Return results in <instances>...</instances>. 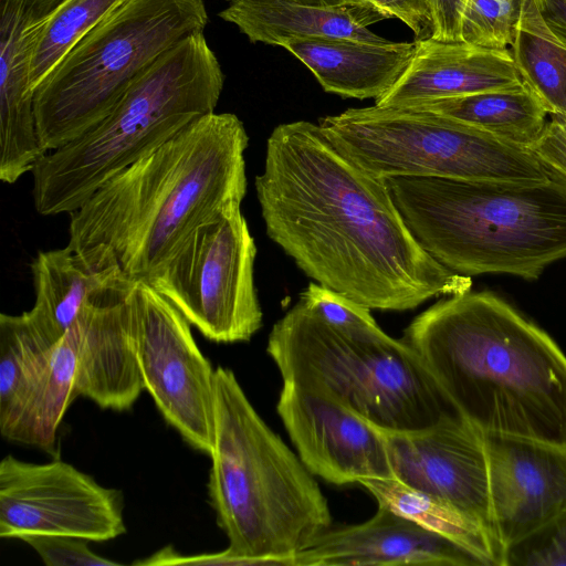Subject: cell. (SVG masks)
<instances>
[{
	"label": "cell",
	"instance_id": "1",
	"mask_svg": "<svg viewBox=\"0 0 566 566\" xmlns=\"http://www.w3.org/2000/svg\"><path fill=\"white\" fill-rule=\"evenodd\" d=\"M269 238L315 283L380 311L471 290L416 241L385 178L342 154L318 124L276 126L254 181Z\"/></svg>",
	"mask_w": 566,
	"mask_h": 566
},
{
	"label": "cell",
	"instance_id": "2",
	"mask_svg": "<svg viewBox=\"0 0 566 566\" xmlns=\"http://www.w3.org/2000/svg\"><path fill=\"white\" fill-rule=\"evenodd\" d=\"M248 144L235 114L195 119L70 213L67 247L95 270L147 282L196 227L242 203Z\"/></svg>",
	"mask_w": 566,
	"mask_h": 566
},
{
	"label": "cell",
	"instance_id": "3",
	"mask_svg": "<svg viewBox=\"0 0 566 566\" xmlns=\"http://www.w3.org/2000/svg\"><path fill=\"white\" fill-rule=\"evenodd\" d=\"M402 340L483 433L566 447V355L503 298L450 295L418 315Z\"/></svg>",
	"mask_w": 566,
	"mask_h": 566
},
{
	"label": "cell",
	"instance_id": "4",
	"mask_svg": "<svg viewBox=\"0 0 566 566\" xmlns=\"http://www.w3.org/2000/svg\"><path fill=\"white\" fill-rule=\"evenodd\" d=\"M208 495L235 565L295 566L332 526L314 474L256 412L234 373H214Z\"/></svg>",
	"mask_w": 566,
	"mask_h": 566
},
{
	"label": "cell",
	"instance_id": "5",
	"mask_svg": "<svg viewBox=\"0 0 566 566\" xmlns=\"http://www.w3.org/2000/svg\"><path fill=\"white\" fill-rule=\"evenodd\" d=\"M419 245L454 273L536 280L566 258V181L385 178Z\"/></svg>",
	"mask_w": 566,
	"mask_h": 566
},
{
	"label": "cell",
	"instance_id": "6",
	"mask_svg": "<svg viewBox=\"0 0 566 566\" xmlns=\"http://www.w3.org/2000/svg\"><path fill=\"white\" fill-rule=\"evenodd\" d=\"M224 74L203 32L166 51L114 109L34 166L32 196L42 216L72 213L104 182L213 113Z\"/></svg>",
	"mask_w": 566,
	"mask_h": 566
},
{
	"label": "cell",
	"instance_id": "7",
	"mask_svg": "<svg viewBox=\"0 0 566 566\" xmlns=\"http://www.w3.org/2000/svg\"><path fill=\"white\" fill-rule=\"evenodd\" d=\"M266 352L283 380L321 384L386 431L421 430L461 416L402 339L347 336L301 296L273 325Z\"/></svg>",
	"mask_w": 566,
	"mask_h": 566
},
{
	"label": "cell",
	"instance_id": "8",
	"mask_svg": "<svg viewBox=\"0 0 566 566\" xmlns=\"http://www.w3.org/2000/svg\"><path fill=\"white\" fill-rule=\"evenodd\" d=\"M207 24L203 0H122L33 90L44 150L103 120L166 51Z\"/></svg>",
	"mask_w": 566,
	"mask_h": 566
},
{
	"label": "cell",
	"instance_id": "9",
	"mask_svg": "<svg viewBox=\"0 0 566 566\" xmlns=\"http://www.w3.org/2000/svg\"><path fill=\"white\" fill-rule=\"evenodd\" d=\"M318 125L342 154L379 178L536 182L552 177L532 150L416 106L348 108Z\"/></svg>",
	"mask_w": 566,
	"mask_h": 566
},
{
	"label": "cell",
	"instance_id": "10",
	"mask_svg": "<svg viewBox=\"0 0 566 566\" xmlns=\"http://www.w3.org/2000/svg\"><path fill=\"white\" fill-rule=\"evenodd\" d=\"M255 255L254 238L237 205L196 227L145 283L207 339L248 342L263 319Z\"/></svg>",
	"mask_w": 566,
	"mask_h": 566
},
{
	"label": "cell",
	"instance_id": "11",
	"mask_svg": "<svg viewBox=\"0 0 566 566\" xmlns=\"http://www.w3.org/2000/svg\"><path fill=\"white\" fill-rule=\"evenodd\" d=\"M129 301L135 355L145 390L182 440L210 455L216 368L199 349L191 324L149 284L135 281Z\"/></svg>",
	"mask_w": 566,
	"mask_h": 566
},
{
	"label": "cell",
	"instance_id": "12",
	"mask_svg": "<svg viewBox=\"0 0 566 566\" xmlns=\"http://www.w3.org/2000/svg\"><path fill=\"white\" fill-rule=\"evenodd\" d=\"M119 490L106 488L71 463L0 462V536L67 535L106 542L126 532Z\"/></svg>",
	"mask_w": 566,
	"mask_h": 566
},
{
	"label": "cell",
	"instance_id": "13",
	"mask_svg": "<svg viewBox=\"0 0 566 566\" xmlns=\"http://www.w3.org/2000/svg\"><path fill=\"white\" fill-rule=\"evenodd\" d=\"M276 409L314 475L337 485L394 478L384 430L323 385L283 380Z\"/></svg>",
	"mask_w": 566,
	"mask_h": 566
},
{
	"label": "cell",
	"instance_id": "14",
	"mask_svg": "<svg viewBox=\"0 0 566 566\" xmlns=\"http://www.w3.org/2000/svg\"><path fill=\"white\" fill-rule=\"evenodd\" d=\"M384 434L396 480L448 503L501 544L492 518L482 431L462 416H451L421 430Z\"/></svg>",
	"mask_w": 566,
	"mask_h": 566
},
{
	"label": "cell",
	"instance_id": "15",
	"mask_svg": "<svg viewBox=\"0 0 566 566\" xmlns=\"http://www.w3.org/2000/svg\"><path fill=\"white\" fill-rule=\"evenodd\" d=\"M494 528L505 548L566 511V447L483 433Z\"/></svg>",
	"mask_w": 566,
	"mask_h": 566
},
{
	"label": "cell",
	"instance_id": "16",
	"mask_svg": "<svg viewBox=\"0 0 566 566\" xmlns=\"http://www.w3.org/2000/svg\"><path fill=\"white\" fill-rule=\"evenodd\" d=\"M63 0H0V179L14 184L46 154L29 74L42 25Z\"/></svg>",
	"mask_w": 566,
	"mask_h": 566
},
{
	"label": "cell",
	"instance_id": "17",
	"mask_svg": "<svg viewBox=\"0 0 566 566\" xmlns=\"http://www.w3.org/2000/svg\"><path fill=\"white\" fill-rule=\"evenodd\" d=\"M133 283L124 279L96 293L75 321V394L102 409L128 410L145 390L134 346L129 301Z\"/></svg>",
	"mask_w": 566,
	"mask_h": 566
},
{
	"label": "cell",
	"instance_id": "18",
	"mask_svg": "<svg viewBox=\"0 0 566 566\" xmlns=\"http://www.w3.org/2000/svg\"><path fill=\"white\" fill-rule=\"evenodd\" d=\"M486 566L470 549L378 505L366 522L329 528L295 556V566Z\"/></svg>",
	"mask_w": 566,
	"mask_h": 566
},
{
	"label": "cell",
	"instance_id": "19",
	"mask_svg": "<svg viewBox=\"0 0 566 566\" xmlns=\"http://www.w3.org/2000/svg\"><path fill=\"white\" fill-rule=\"evenodd\" d=\"M417 43V52L403 75L375 105L407 106L523 84L509 50L437 39Z\"/></svg>",
	"mask_w": 566,
	"mask_h": 566
},
{
	"label": "cell",
	"instance_id": "20",
	"mask_svg": "<svg viewBox=\"0 0 566 566\" xmlns=\"http://www.w3.org/2000/svg\"><path fill=\"white\" fill-rule=\"evenodd\" d=\"M280 46L306 65L326 92L378 99L403 75L418 43L315 36L291 38Z\"/></svg>",
	"mask_w": 566,
	"mask_h": 566
},
{
	"label": "cell",
	"instance_id": "21",
	"mask_svg": "<svg viewBox=\"0 0 566 566\" xmlns=\"http://www.w3.org/2000/svg\"><path fill=\"white\" fill-rule=\"evenodd\" d=\"M219 17L250 42L281 45L291 38H347L371 43L389 40L368 27L392 17L373 2L316 7L295 0H230Z\"/></svg>",
	"mask_w": 566,
	"mask_h": 566
},
{
	"label": "cell",
	"instance_id": "22",
	"mask_svg": "<svg viewBox=\"0 0 566 566\" xmlns=\"http://www.w3.org/2000/svg\"><path fill=\"white\" fill-rule=\"evenodd\" d=\"M31 271L35 301L32 308L23 313L50 346L60 342L91 297L126 279L115 269H93L67 245L39 252Z\"/></svg>",
	"mask_w": 566,
	"mask_h": 566
},
{
	"label": "cell",
	"instance_id": "23",
	"mask_svg": "<svg viewBox=\"0 0 566 566\" xmlns=\"http://www.w3.org/2000/svg\"><path fill=\"white\" fill-rule=\"evenodd\" d=\"M407 106L454 118L530 150L542 135L549 116L539 98L524 82L509 90L430 99Z\"/></svg>",
	"mask_w": 566,
	"mask_h": 566
},
{
	"label": "cell",
	"instance_id": "24",
	"mask_svg": "<svg viewBox=\"0 0 566 566\" xmlns=\"http://www.w3.org/2000/svg\"><path fill=\"white\" fill-rule=\"evenodd\" d=\"M76 370L77 329L74 323L53 347L45 368L3 438L54 454L57 429L66 409L77 397Z\"/></svg>",
	"mask_w": 566,
	"mask_h": 566
},
{
	"label": "cell",
	"instance_id": "25",
	"mask_svg": "<svg viewBox=\"0 0 566 566\" xmlns=\"http://www.w3.org/2000/svg\"><path fill=\"white\" fill-rule=\"evenodd\" d=\"M378 502L479 556L486 566H503L504 547L474 521L448 503L395 478L359 482Z\"/></svg>",
	"mask_w": 566,
	"mask_h": 566
},
{
	"label": "cell",
	"instance_id": "26",
	"mask_svg": "<svg viewBox=\"0 0 566 566\" xmlns=\"http://www.w3.org/2000/svg\"><path fill=\"white\" fill-rule=\"evenodd\" d=\"M509 51L523 82L536 94L549 117L566 119V46L545 24L536 0H524Z\"/></svg>",
	"mask_w": 566,
	"mask_h": 566
},
{
	"label": "cell",
	"instance_id": "27",
	"mask_svg": "<svg viewBox=\"0 0 566 566\" xmlns=\"http://www.w3.org/2000/svg\"><path fill=\"white\" fill-rule=\"evenodd\" d=\"M54 346L33 329L24 313L0 315V432L17 420Z\"/></svg>",
	"mask_w": 566,
	"mask_h": 566
},
{
	"label": "cell",
	"instance_id": "28",
	"mask_svg": "<svg viewBox=\"0 0 566 566\" xmlns=\"http://www.w3.org/2000/svg\"><path fill=\"white\" fill-rule=\"evenodd\" d=\"M122 0H63L42 25L31 60L33 90L69 51Z\"/></svg>",
	"mask_w": 566,
	"mask_h": 566
},
{
	"label": "cell",
	"instance_id": "29",
	"mask_svg": "<svg viewBox=\"0 0 566 566\" xmlns=\"http://www.w3.org/2000/svg\"><path fill=\"white\" fill-rule=\"evenodd\" d=\"M524 0H467L461 41L489 50H509L515 39Z\"/></svg>",
	"mask_w": 566,
	"mask_h": 566
},
{
	"label": "cell",
	"instance_id": "30",
	"mask_svg": "<svg viewBox=\"0 0 566 566\" xmlns=\"http://www.w3.org/2000/svg\"><path fill=\"white\" fill-rule=\"evenodd\" d=\"M503 566H566V511L506 545Z\"/></svg>",
	"mask_w": 566,
	"mask_h": 566
},
{
	"label": "cell",
	"instance_id": "31",
	"mask_svg": "<svg viewBox=\"0 0 566 566\" xmlns=\"http://www.w3.org/2000/svg\"><path fill=\"white\" fill-rule=\"evenodd\" d=\"M18 539L30 545L46 566L119 565L95 554L88 541L54 534H22Z\"/></svg>",
	"mask_w": 566,
	"mask_h": 566
},
{
	"label": "cell",
	"instance_id": "32",
	"mask_svg": "<svg viewBox=\"0 0 566 566\" xmlns=\"http://www.w3.org/2000/svg\"><path fill=\"white\" fill-rule=\"evenodd\" d=\"M392 18L405 22L413 32L416 42L433 39L437 22L430 0H369Z\"/></svg>",
	"mask_w": 566,
	"mask_h": 566
},
{
	"label": "cell",
	"instance_id": "33",
	"mask_svg": "<svg viewBox=\"0 0 566 566\" xmlns=\"http://www.w3.org/2000/svg\"><path fill=\"white\" fill-rule=\"evenodd\" d=\"M531 150L551 172L566 181V119L549 117Z\"/></svg>",
	"mask_w": 566,
	"mask_h": 566
},
{
	"label": "cell",
	"instance_id": "34",
	"mask_svg": "<svg viewBox=\"0 0 566 566\" xmlns=\"http://www.w3.org/2000/svg\"><path fill=\"white\" fill-rule=\"evenodd\" d=\"M436 22L437 35L440 41H461L460 24L467 0H430Z\"/></svg>",
	"mask_w": 566,
	"mask_h": 566
},
{
	"label": "cell",
	"instance_id": "35",
	"mask_svg": "<svg viewBox=\"0 0 566 566\" xmlns=\"http://www.w3.org/2000/svg\"><path fill=\"white\" fill-rule=\"evenodd\" d=\"M536 3L549 31L566 46V0H536Z\"/></svg>",
	"mask_w": 566,
	"mask_h": 566
},
{
	"label": "cell",
	"instance_id": "36",
	"mask_svg": "<svg viewBox=\"0 0 566 566\" xmlns=\"http://www.w3.org/2000/svg\"><path fill=\"white\" fill-rule=\"evenodd\" d=\"M230 1V0H227ZM301 3L316 6V7H335V6H344V4H353V3H366L370 2L369 0H295Z\"/></svg>",
	"mask_w": 566,
	"mask_h": 566
}]
</instances>
